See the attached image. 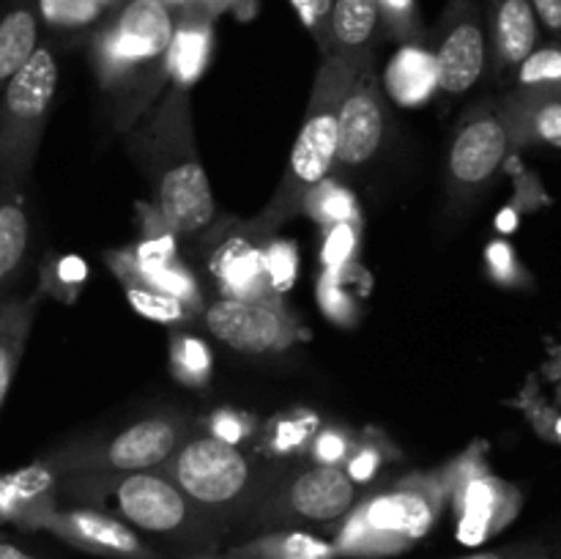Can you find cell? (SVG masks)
I'll use <instances>...</instances> for the list:
<instances>
[{"instance_id":"obj_41","label":"cell","mask_w":561,"mask_h":559,"mask_svg":"<svg viewBox=\"0 0 561 559\" xmlns=\"http://www.w3.org/2000/svg\"><path fill=\"white\" fill-rule=\"evenodd\" d=\"M0 559H38V557L27 551V548H22L20 543L11 540V537L0 535Z\"/></svg>"},{"instance_id":"obj_25","label":"cell","mask_w":561,"mask_h":559,"mask_svg":"<svg viewBox=\"0 0 561 559\" xmlns=\"http://www.w3.org/2000/svg\"><path fill=\"white\" fill-rule=\"evenodd\" d=\"M332 548L307 532H272L239 540L228 551L230 559H329Z\"/></svg>"},{"instance_id":"obj_30","label":"cell","mask_w":561,"mask_h":559,"mask_svg":"<svg viewBox=\"0 0 561 559\" xmlns=\"http://www.w3.org/2000/svg\"><path fill=\"white\" fill-rule=\"evenodd\" d=\"M299 14L301 25L307 27L312 38H316V47L321 53V58L329 55V27H332V9L334 0H290Z\"/></svg>"},{"instance_id":"obj_19","label":"cell","mask_w":561,"mask_h":559,"mask_svg":"<svg viewBox=\"0 0 561 559\" xmlns=\"http://www.w3.org/2000/svg\"><path fill=\"white\" fill-rule=\"evenodd\" d=\"M214 42V5L208 0H186L175 16L170 47V82L190 88L208 64Z\"/></svg>"},{"instance_id":"obj_42","label":"cell","mask_w":561,"mask_h":559,"mask_svg":"<svg viewBox=\"0 0 561 559\" xmlns=\"http://www.w3.org/2000/svg\"><path fill=\"white\" fill-rule=\"evenodd\" d=\"M99 3H102V5H104V3H113V0H99Z\"/></svg>"},{"instance_id":"obj_10","label":"cell","mask_w":561,"mask_h":559,"mask_svg":"<svg viewBox=\"0 0 561 559\" xmlns=\"http://www.w3.org/2000/svg\"><path fill=\"white\" fill-rule=\"evenodd\" d=\"M436 91L460 96L488 71V27L482 0H449L431 38Z\"/></svg>"},{"instance_id":"obj_7","label":"cell","mask_w":561,"mask_h":559,"mask_svg":"<svg viewBox=\"0 0 561 559\" xmlns=\"http://www.w3.org/2000/svg\"><path fill=\"white\" fill-rule=\"evenodd\" d=\"M192 436V420L186 414H151L110 436L75 438L44 455V464L58 477L69 475H131L162 466Z\"/></svg>"},{"instance_id":"obj_2","label":"cell","mask_w":561,"mask_h":559,"mask_svg":"<svg viewBox=\"0 0 561 559\" xmlns=\"http://www.w3.org/2000/svg\"><path fill=\"white\" fill-rule=\"evenodd\" d=\"M58 499L113 513L140 535L192 557H211L228 540L225 532L157 469L58 477Z\"/></svg>"},{"instance_id":"obj_4","label":"cell","mask_w":561,"mask_h":559,"mask_svg":"<svg viewBox=\"0 0 561 559\" xmlns=\"http://www.w3.org/2000/svg\"><path fill=\"white\" fill-rule=\"evenodd\" d=\"M175 16L164 0H126L93 36V66L129 124L170 80Z\"/></svg>"},{"instance_id":"obj_15","label":"cell","mask_w":561,"mask_h":559,"mask_svg":"<svg viewBox=\"0 0 561 559\" xmlns=\"http://www.w3.org/2000/svg\"><path fill=\"white\" fill-rule=\"evenodd\" d=\"M488 69L493 80H507L540 47V20L531 0H485Z\"/></svg>"},{"instance_id":"obj_36","label":"cell","mask_w":561,"mask_h":559,"mask_svg":"<svg viewBox=\"0 0 561 559\" xmlns=\"http://www.w3.org/2000/svg\"><path fill=\"white\" fill-rule=\"evenodd\" d=\"M488 263H491L493 274H496L499 280H513L515 255L504 241H493V244L488 247Z\"/></svg>"},{"instance_id":"obj_14","label":"cell","mask_w":561,"mask_h":559,"mask_svg":"<svg viewBox=\"0 0 561 559\" xmlns=\"http://www.w3.org/2000/svg\"><path fill=\"white\" fill-rule=\"evenodd\" d=\"M38 529L60 537L69 546L82 548L88 554L110 559H162L157 546L146 540L137 529L115 518L113 513H104L99 507H58L44 515Z\"/></svg>"},{"instance_id":"obj_1","label":"cell","mask_w":561,"mask_h":559,"mask_svg":"<svg viewBox=\"0 0 561 559\" xmlns=\"http://www.w3.org/2000/svg\"><path fill=\"white\" fill-rule=\"evenodd\" d=\"M131 153L170 233L197 236L214 223L217 203L197 153L190 88L173 82L148 124L131 135Z\"/></svg>"},{"instance_id":"obj_11","label":"cell","mask_w":561,"mask_h":559,"mask_svg":"<svg viewBox=\"0 0 561 559\" xmlns=\"http://www.w3.org/2000/svg\"><path fill=\"white\" fill-rule=\"evenodd\" d=\"M436 518V497L427 482H405L394 491L381 493L359 510L348 535H343V548H389L409 546L414 537L425 535Z\"/></svg>"},{"instance_id":"obj_26","label":"cell","mask_w":561,"mask_h":559,"mask_svg":"<svg viewBox=\"0 0 561 559\" xmlns=\"http://www.w3.org/2000/svg\"><path fill=\"white\" fill-rule=\"evenodd\" d=\"M513 91L561 99V44L537 47L513 75Z\"/></svg>"},{"instance_id":"obj_38","label":"cell","mask_w":561,"mask_h":559,"mask_svg":"<svg viewBox=\"0 0 561 559\" xmlns=\"http://www.w3.org/2000/svg\"><path fill=\"white\" fill-rule=\"evenodd\" d=\"M348 301H351L348 296H345L343 290L334 288L332 280H329V274H327V277H323V283H321V305L327 307L332 316L345 318V312H348Z\"/></svg>"},{"instance_id":"obj_13","label":"cell","mask_w":561,"mask_h":559,"mask_svg":"<svg viewBox=\"0 0 561 559\" xmlns=\"http://www.w3.org/2000/svg\"><path fill=\"white\" fill-rule=\"evenodd\" d=\"M387 104H383L381 82L376 77V64H367L351 82L340 107L337 153L332 173H356L381 153L387 140Z\"/></svg>"},{"instance_id":"obj_6","label":"cell","mask_w":561,"mask_h":559,"mask_svg":"<svg viewBox=\"0 0 561 559\" xmlns=\"http://www.w3.org/2000/svg\"><path fill=\"white\" fill-rule=\"evenodd\" d=\"M356 507L359 486L343 466H285L239 526L236 540H250L272 532L329 529L354 515Z\"/></svg>"},{"instance_id":"obj_27","label":"cell","mask_w":561,"mask_h":559,"mask_svg":"<svg viewBox=\"0 0 561 559\" xmlns=\"http://www.w3.org/2000/svg\"><path fill=\"white\" fill-rule=\"evenodd\" d=\"M126 296H129V305L135 307L137 312H142L146 318L159 323H184L195 316V307L184 305L181 299L175 296L162 294V290H153L146 288V285H137V283H124Z\"/></svg>"},{"instance_id":"obj_21","label":"cell","mask_w":561,"mask_h":559,"mask_svg":"<svg viewBox=\"0 0 561 559\" xmlns=\"http://www.w3.org/2000/svg\"><path fill=\"white\" fill-rule=\"evenodd\" d=\"M31 247V217L25 206V186H0V299L11 294L20 280Z\"/></svg>"},{"instance_id":"obj_9","label":"cell","mask_w":561,"mask_h":559,"mask_svg":"<svg viewBox=\"0 0 561 559\" xmlns=\"http://www.w3.org/2000/svg\"><path fill=\"white\" fill-rule=\"evenodd\" d=\"M513 142L496 107L471 113L455 132L444 173V217L463 219L485 197L507 162Z\"/></svg>"},{"instance_id":"obj_40","label":"cell","mask_w":561,"mask_h":559,"mask_svg":"<svg viewBox=\"0 0 561 559\" xmlns=\"http://www.w3.org/2000/svg\"><path fill=\"white\" fill-rule=\"evenodd\" d=\"M378 458H381V455H376V453H362L359 458L351 460V469H345V471H348V475L354 477V480H367V477L373 475V469H376Z\"/></svg>"},{"instance_id":"obj_23","label":"cell","mask_w":561,"mask_h":559,"mask_svg":"<svg viewBox=\"0 0 561 559\" xmlns=\"http://www.w3.org/2000/svg\"><path fill=\"white\" fill-rule=\"evenodd\" d=\"M42 16L31 0H16L0 14V93L36 53Z\"/></svg>"},{"instance_id":"obj_39","label":"cell","mask_w":561,"mask_h":559,"mask_svg":"<svg viewBox=\"0 0 561 559\" xmlns=\"http://www.w3.org/2000/svg\"><path fill=\"white\" fill-rule=\"evenodd\" d=\"M345 455V438L337 436V433H323L318 438V458H327V464L337 466L334 460H340Z\"/></svg>"},{"instance_id":"obj_33","label":"cell","mask_w":561,"mask_h":559,"mask_svg":"<svg viewBox=\"0 0 561 559\" xmlns=\"http://www.w3.org/2000/svg\"><path fill=\"white\" fill-rule=\"evenodd\" d=\"M455 559H561V546L557 543H515V546L491 548V551L466 554Z\"/></svg>"},{"instance_id":"obj_32","label":"cell","mask_w":561,"mask_h":559,"mask_svg":"<svg viewBox=\"0 0 561 559\" xmlns=\"http://www.w3.org/2000/svg\"><path fill=\"white\" fill-rule=\"evenodd\" d=\"M356 244V230L351 223H332L329 225L327 247H323V263H327L329 274H337L340 269H345L351 252Z\"/></svg>"},{"instance_id":"obj_8","label":"cell","mask_w":561,"mask_h":559,"mask_svg":"<svg viewBox=\"0 0 561 559\" xmlns=\"http://www.w3.org/2000/svg\"><path fill=\"white\" fill-rule=\"evenodd\" d=\"M58 93V58L38 44L0 93V186H25Z\"/></svg>"},{"instance_id":"obj_16","label":"cell","mask_w":561,"mask_h":559,"mask_svg":"<svg viewBox=\"0 0 561 559\" xmlns=\"http://www.w3.org/2000/svg\"><path fill=\"white\" fill-rule=\"evenodd\" d=\"M247 225H239L233 233H225L211 252L214 280H219L228 296L244 299H277L272 280L266 272V250Z\"/></svg>"},{"instance_id":"obj_5","label":"cell","mask_w":561,"mask_h":559,"mask_svg":"<svg viewBox=\"0 0 561 559\" xmlns=\"http://www.w3.org/2000/svg\"><path fill=\"white\" fill-rule=\"evenodd\" d=\"M274 460H252L236 444L217 436H190L173 455L157 466L168 480L195 502L225 537H236L239 526L263 497L274 477L283 471Z\"/></svg>"},{"instance_id":"obj_12","label":"cell","mask_w":561,"mask_h":559,"mask_svg":"<svg viewBox=\"0 0 561 559\" xmlns=\"http://www.w3.org/2000/svg\"><path fill=\"white\" fill-rule=\"evenodd\" d=\"M203 323L225 345L241 354H277L299 340V321L279 299L222 296L203 307Z\"/></svg>"},{"instance_id":"obj_24","label":"cell","mask_w":561,"mask_h":559,"mask_svg":"<svg viewBox=\"0 0 561 559\" xmlns=\"http://www.w3.org/2000/svg\"><path fill=\"white\" fill-rule=\"evenodd\" d=\"M387 91L398 99L400 104H422L433 91H436V71H433L431 47L422 42H409L400 47L389 64L387 77H383Z\"/></svg>"},{"instance_id":"obj_34","label":"cell","mask_w":561,"mask_h":559,"mask_svg":"<svg viewBox=\"0 0 561 559\" xmlns=\"http://www.w3.org/2000/svg\"><path fill=\"white\" fill-rule=\"evenodd\" d=\"M296 269V255L290 244H272L266 250V272L268 280H272L274 290L279 288V283L288 285L290 277H294Z\"/></svg>"},{"instance_id":"obj_31","label":"cell","mask_w":561,"mask_h":559,"mask_svg":"<svg viewBox=\"0 0 561 559\" xmlns=\"http://www.w3.org/2000/svg\"><path fill=\"white\" fill-rule=\"evenodd\" d=\"M173 365L175 370L184 373L190 381H201V378L208 376L211 370V354H208L206 345L195 338H179L173 340Z\"/></svg>"},{"instance_id":"obj_28","label":"cell","mask_w":561,"mask_h":559,"mask_svg":"<svg viewBox=\"0 0 561 559\" xmlns=\"http://www.w3.org/2000/svg\"><path fill=\"white\" fill-rule=\"evenodd\" d=\"M383 22V36L392 42L409 44L427 38L425 25H422L420 0H378Z\"/></svg>"},{"instance_id":"obj_37","label":"cell","mask_w":561,"mask_h":559,"mask_svg":"<svg viewBox=\"0 0 561 559\" xmlns=\"http://www.w3.org/2000/svg\"><path fill=\"white\" fill-rule=\"evenodd\" d=\"M211 436L222 438V442L228 444H236L239 438H244V425H241V420L236 414H217L211 420Z\"/></svg>"},{"instance_id":"obj_20","label":"cell","mask_w":561,"mask_h":559,"mask_svg":"<svg viewBox=\"0 0 561 559\" xmlns=\"http://www.w3.org/2000/svg\"><path fill=\"white\" fill-rule=\"evenodd\" d=\"M383 22L378 0H334L329 27V55L348 60H376L383 42Z\"/></svg>"},{"instance_id":"obj_29","label":"cell","mask_w":561,"mask_h":559,"mask_svg":"<svg viewBox=\"0 0 561 559\" xmlns=\"http://www.w3.org/2000/svg\"><path fill=\"white\" fill-rule=\"evenodd\" d=\"M102 14L99 0H38V16L55 27H80Z\"/></svg>"},{"instance_id":"obj_35","label":"cell","mask_w":561,"mask_h":559,"mask_svg":"<svg viewBox=\"0 0 561 559\" xmlns=\"http://www.w3.org/2000/svg\"><path fill=\"white\" fill-rule=\"evenodd\" d=\"M540 27L551 33L553 42L561 44V0H531Z\"/></svg>"},{"instance_id":"obj_18","label":"cell","mask_w":561,"mask_h":559,"mask_svg":"<svg viewBox=\"0 0 561 559\" xmlns=\"http://www.w3.org/2000/svg\"><path fill=\"white\" fill-rule=\"evenodd\" d=\"M496 113L515 148H557L561 151V99L531 96L510 88Z\"/></svg>"},{"instance_id":"obj_22","label":"cell","mask_w":561,"mask_h":559,"mask_svg":"<svg viewBox=\"0 0 561 559\" xmlns=\"http://www.w3.org/2000/svg\"><path fill=\"white\" fill-rule=\"evenodd\" d=\"M38 299H42V290H33L31 296L0 299V409H3L5 395L14 384L16 367L25 354L27 338H31L38 312Z\"/></svg>"},{"instance_id":"obj_3","label":"cell","mask_w":561,"mask_h":559,"mask_svg":"<svg viewBox=\"0 0 561 559\" xmlns=\"http://www.w3.org/2000/svg\"><path fill=\"white\" fill-rule=\"evenodd\" d=\"M367 64L373 60H348L337 58V55L321 58V69L312 82L310 102H307L299 135L290 148L285 175L279 179L277 192L263 206V212L252 223H247V228L257 239H272L288 219L310 208L316 192L327 184L334 170V153H337L340 107H343V99L354 77Z\"/></svg>"},{"instance_id":"obj_17","label":"cell","mask_w":561,"mask_h":559,"mask_svg":"<svg viewBox=\"0 0 561 559\" xmlns=\"http://www.w3.org/2000/svg\"><path fill=\"white\" fill-rule=\"evenodd\" d=\"M58 504V475L44 460L0 477V524L38 529Z\"/></svg>"}]
</instances>
